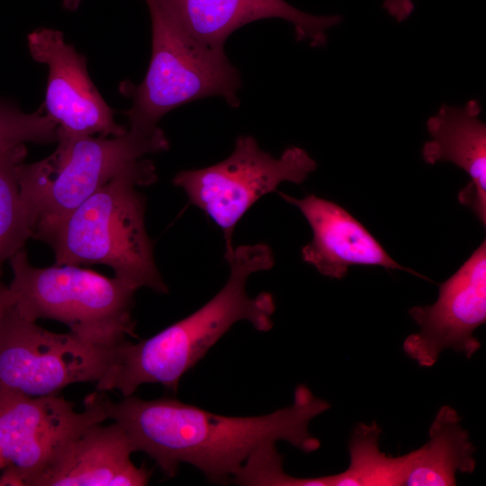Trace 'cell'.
I'll return each mask as SVG.
<instances>
[{
  "mask_svg": "<svg viewBox=\"0 0 486 486\" xmlns=\"http://www.w3.org/2000/svg\"><path fill=\"white\" fill-rule=\"evenodd\" d=\"M107 416L127 433L134 452H144L168 477L180 464L200 470L212 482L232 480L246 461L263 446L285 441L304 453L320 442L310 422L330 404L305 385L295 388L292 403L255 417L213 414L174 398L145 400L135 396L112 401L102 392Z\"/></svg>",
  "mask_w": 486,
  "mask_h": 486,
  "instance_id": "obj_1",
  "label": "cell"
},
{
  "mask_svg": "<svg viewBox=\"0 0 486 486\" xmlns=\"http://www.w3.org/2000/svg\"><path fill=\"white\" fill-rule=\"evenodd\" d=\"M230 274L224 286L187 317L137 344L124 340L114 348L108 370L96 382L98 391H119L130 396L144 383H160L176 392L181 377L238 321L255 329L273 328L274 296L266 292L250 297L248 277L273 267L271 248L263 243L240 245L225 253Z\"/></svg>",
  "mask_w": 486,
  "mask_h": 486,
  "instance_id": "obj_2",
  "label": "cell"
},
{
  "mask_svg": "<svg viewBox=\"0 0 486 486\" xmlns=\"http://www.w3.org/2000/svg\"><path fill=\"white\" fill-rule=\"evenodd\" d=\"M157 178L153 162L142 158L62 219L37 228L32 238L51 248L55 265H104L135 290L166 293L146 230V198L138 190Z\"/></svg>",
  "mask_w": 486,
  "mask_h": 486,
  "instance_id": "obj_3",
  "label": "cell"
},
{
  "mask_svg": "<svg viewBox=\"0 0 486 486\" xmlns=\"http://www.w3.org/2000/svg\"><path fill=\"white\" fill-rule=\"evenodd\" d=\"M9 263L13 306L25 319L58 320L81 338L109 347L135 336L137 290L120 279L71 265L35 267L24 248Z\"/></svg>",
  "mask_w": 486,
  "mask_h": 486,
  "instance_id": "obj_4",
  "label": "cell"
},
{
  "mask_svg": "<svg viewBox=\"0 0 486 486\" xmlns=\"http://www.w3.org/2000/svg\"><path fill=\"white\" fill-rule=\"evenodd\" d=\"M57 148L17 170L20 194L34 230L68 215L146 155L169 149L164 131L130 127L112 138L58 135Z\"/></svg>",
  "mask_w": 486,
  "mask_h": 486,
  "instance_id": "obj_5",
  "label": "cell"
},
{
  "mask_svg": "<svg viewBox=\"0 0 486 486\" xmlns=\"http://www.w3.org/2000/svg\"><path fill=\"white\" fill-rule=\"evenodd\" d=\"M152 24V52L142 82H122L119 91L132 104L124 112L131 128L152 130L168 112L190 102L220 96L238 105V70L224 50L207 48L189 36L157 0H145Z\"/></svg>",
  "mask_w": 486,
  "mask_h": 486,
  "instance_id": "obj_6",
  "label": "cell"
},
{
  "mask_svg": "<svg viewBox=\"0 0 486 486\" xmlns=\"http://www.w3.org/2000/svg\"><path fill=\"white\" fill-rule=\"evenodd\" d=\"M316 168V161L302 148L290 147L274 158L252 136L242 135L227 158L180 171L172 182L220 230L229 253L235 227L256 202L277 192L283 182L302 183Z\"/></svg>",
  "mask_w": 486,
  "mask_h": 486,
  "instance_id": "obj_7",
  "label": "cell"
},
{
  "mask_svg": "<svg viewBox=\"0 0 486 486\" xmlns=\"http://www.w3.org/2000/svg\"><path fill=\"white\" fill-rule=\"evenodd\" d=\"M115 346L44 329L13 306L0 321V391L39 397L58 394L75 382H97Z\"/></svg>",
  "mask_w": 486,
  "mask_h": 486,
  "instance_id": "obj_8",
  "label": "cell"
},
{
  "mask_svg": "<svg viewBox=\"0 0 486 486\" xmlns=\"http://www.w3.org/2000/svg\"><path fill=\"white\" fill-rule=\"evenodd\" d=\"M101 392L85 399V410L58 394L31 397L0 391L2 486H32L66 446L88 427L108 419Z\"/></svg>",
  "mask_w": 486,
  "mask_h": 486,
  "instance_id": "obj_9",
  "label": "cell"
},
{
  "mask_svg": "<svg viewBox=\"0 0 486 486\" xmlns=\"http://www.w3.org/2000/svg\"><path fill=\"white\" fill-rule=\"evenodd\" d=\"M419 331L406 338L405 354L422 367L433 366L446 349L462 353L468 359L480 349L473 336L486 320V242L447 280L439 284L438 298L432 305L409 310Z\"/></svg>",
  "mask_w": 486,
  "mask_h": 486,
  "instance_id": "obj_10",
  "label": "cell"
},
{
  "mask_svg": "<svg viewBox=\"0 0 486 486\" xmlns=\"http://www.w3.org/2000/svg\"><path fill=\"white\" fill-rule=\"evenodd\" d=\"M27 41L32 58L49 69L42 108L58 135L116 137L127 131L91 80L85 56L65 41L61 32L39 28Z\"/></svg>",
  "mask_w": 486,
  "mask_h": 486,
  "instance_id": "obj_11",
  "label": "cell"
},
{
  "mask_svg": "<svg viewBox=\"0 0 486 486\" xmlns=\"http://www.w3.org/2000/svg\"><path fill=\"white\" fill-rule=\"evenodd\" d=\"M169 16L194 40L224 50L228 37L238 28L261 19L290 22L297 40L311 47L327 42L328 29L339 24V15L317 16L292 6L284 0H157Z\"/></svg>",
  "mask_w": 486,
  "mask_h": 486,
  "instance_id": "obj_12",
  "label": "cell"
},
{
  "mask_svg": "<svg viewBox=\"0 0 486 486\" xmlns=\"http://www.w3.org/2000/svg\"><path fill=\"white\" fill-rule=\"evenodd\" d=\"M278 194L296 206L310 224L312 238L302 248V258L321 274L341 279L352 266H378L423 277L397 263L366 228L338 204L314 194L298 199Z\"/></svg>",
  "mask_w": 486,
  "mask_h": 486,
  "instance_id": "obj_13",
  "label": "cell"
},
{
  "mask_svg": "<svg viewBox=\"0 0 486 486\" xmlns=\"http://www.w3.org/2000/svg\"><path fill=\"white\" fill-rule=\"evenodd\" d=\"M125 430L94 424L73 438L32 486H143L151 472L137 467Z\"/></svg>",
  "mask_w": 486,
  "mask_h": 486,
  "instance_id": "obj_14",
  "label": "cell"
},
{
  "mask_svg": "<svg viewBox=\"0 0 486 486\" xmlns=\"http://www.w3.org/2000/svg\"><path fill=\"white\" fill-rule=\"evenodd\" d=\"M477 99L462 106L442 104L427 121L430 140L422 147L427 164L451 162L464 170L471 181L458 194L460 203L469 207L486 224V124L480 118Z\"/></svg>",
  "mask_w": 486,
  "mask_h": 486,
  "instance_id": "obj_15",
  "label": "cell"
},
{
  "mask_svg": "<svg viewBox=\"0 0 486 486\" xmlns=\"http://www.w3.org/2000/svg\"><path fill=\"white\" fill-rule=\"evenodd\" d=\"M475 451L468 432L461 424L458 412L454 408L444 405L431 423L428 442L412 451L413 456L405 485H456L457 472H474Z\"/></svg>",
  "mask_w": 486,
  "mask_h": 486,
  "instance_id": "obj_16",
  "label": "cell"
},
{
  "mask_svg": "<svg viewBox=\"0 0 486 486\" xmlns=\"http://www.w3.org/2000/svg\"><path fill=\"white\" fill-rule=\"evenodd\" d=\"M381 433L375 421L355 427L348 444L349 465L329 475L330 486L405 485L413 452L397 457L382 453L379 447Z\"/></svg>",
  "mask_w": 486,
  "mask_h": 486,
  "instance_id": "obj_17",
  "label": "cell"
},
{
  "mask_svg": "<svg viewBox=\"0 0 486 486\" xmlns=\"http://www.w3.org/2000/svg\"><path fill=\"white\" fill-rule=\"evenodd\" d=\"M26 156L25 144L0 153V276L4 263L32 238L17 177L18 166Z\"/></svg>",
  "mask_w": 486,
  "mask_h": 486,
  "instance_id": "obj_18",
  "label": "cell"
},
{
  "mask_svg": "<svg viewBox=\"0 0 486 486\" xmlns=\"http://www.w3.org/2000/svg\"><path fill=\"white\" fill-rule=\"evenodd\" d=\"M57 141V125L43 113L42 107L33 113H25L15 103L0 98V153L27 142Z\"/></svg>",
  "mask_w": 486,
  "mask_h": 486,
  "instance_id": "obj_19",
  "label": "cell"
},
{
  "mask_svg": "<svg viewBox=\"0 0 486 486\" xmlns=\"http://www.w3.org/2000/svg\"><path fill=\"white\" fill-rule=\"evenodd\" d=\"M382 8L398 22L406 21L414 11L413 0H384Z\"/></svg>",
  "mask_w": 486,
  "mask_h": 486,
  "instance_id": "obj_20",
  "label": "cell"
},
{
  "mask_svg": "<svg viewBox=\"0 0 486 486\" xmlns=\"http://www.w3.org/2000/svg\"><path fill=\"white\" fill-rule=\"evenodd\" d=\"M11 307H13V301L9 288L0 283V321Z\"/></svg>",
  "mask_w": 486,
  "mask_h": 486,
  "instance_id": "obj_21",
  "label": "cell"
},
{
  "mask_svg": "<svg viewBox=\"0 0 486 486\" xmlns=\"http://www.w3.org/2000/svg\"><path fill=\"white\" fill-rule=\"evenodd\" d=\"M82 0H63V7L68 11H76Z\"/></svg>",
  "mask_w": 486,
  "mask_h": 486,
  "instance_id": "obj_22",
  "label": "cell"
},
{
  "mask_svg": "<svg viewBox=\"0 0 486 486\" xmlns=\"http://www.w3.org/2000/svg\"><path fill=\"white\" fill-rule=\"evenodd\" d=\"M4 466V460L2 458V454H1V451H0V471H3ZM0 486H2L1 482H0Z\"/></svg>",
  "mask_w": 486,
  "mask_h": 486,
  "instance_id": "obj_23",
  "label": "cell"
}]
</instances>
